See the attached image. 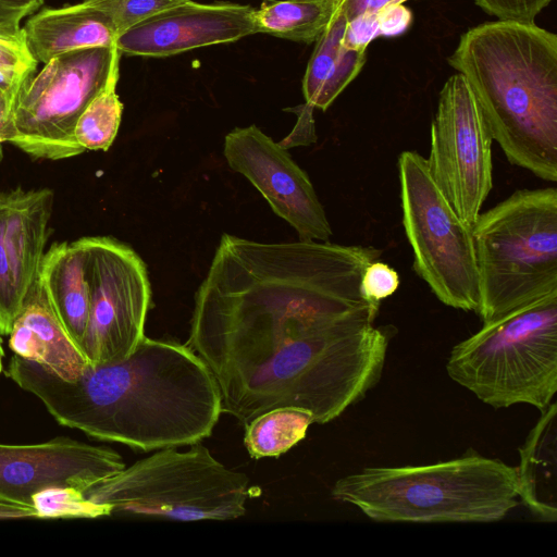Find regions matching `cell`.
Segmentation results:
<instances>
[{"label":"cell","mask_w":557,"mask_h":557,"mask_svg":"<svg viewBox=\"0 0 557 557\" xmlns=\"http://www.w3.org/2000/svg\"><path fill=\"white\" fill-rule=\"evenodd\" d=\"M371 246L221 237L195 295L186 344L209 368L222 412L243 426L278 407L324 424L381 380L391 326L360 293Z\"/></svg>","instance_id":"6da1fadb"},{"label":"cell","mask_w":557,"mask_h":557,"mask_svg":"<svg viewBox=\"0 0 557 557\" xmlns=\"http://www.w3.org/2000/svg\"><path fill=\"white\" fill-rule=\"evenodd\" d=\"M5 375L61 425L143 451L209 437L222 413L219 386L187 346L144 337L126 358L88 364L69 382L16 355Z\"/></svg>","instance_id":"7a4b0ae2"},{"label":"cell","mask_w":557,"mask_h":557,"mask_svg":"<svg viewBox=\"0 0 557 557\" xmlns=\"http://www.w3.org/2000/svg\"><path fill=\"white\" fill-rule=\"evenodd\" d=\"M447 61L507 160L557 182V35L534 22H485L460 36Z\"/></svg>","instance_id":"3957f363"},{"label":"cell","mask_w":557,"mask_h":557,"mask_svg":"<svg viewBox=\"0 0 557 557\" xmlns=\"http://www.w3.org/2000/svg\"><path fill=\"white\" fill-rule=\"evenodd\" d=\"M331 496L377 522H496L519 503L517 468L473 449L432 465L364 468L338 479Z\"/></svg>","instance_id":"277c9868"},{"label":"cell","mask_w":557,"mask_h":557,"mask_svg":"<svg viewBox=\"0 0 557 557\" xmlns=\"http://www.w3.org/2000/svg\"><path fill=\"white\" fill-rule=\"evenodd\" d=\"M446 371L495 409L543 411L557 392V292L483 323L453 347Z\"/></svg>","instance_id":"5b68a950"},{"label":"cell","mask_w":557,"mask_h":557,"mask_svg":"<svg viewBox=\"0 0 557 557\" xmlns=\"http://www.w3.org/2000/svg\"><path fill=\"white\" fill-rule=\"evenodd\" d=\"M158 449L84 492L111 516L175 521L233 520L260 490L199 443Z\"/></svg>","instance_id":"8992f818"},{"label":"cell","mask_w":557,"mask_h":557,"mask_svg":"<svg viewBox=\"0 0 557 557\" xmlns=\"http://www.w3.org/2000/svg\"><path fill=\"white\" fill-rule=\"evenodd\" d=\"M483 323L557 292V189H519L472 226Z\"/></svg>","instance_id":"52a82bcc"},{"label":"cell","mask_w":557,"mask_h":557,"mask_svg":"<svg viewBox=\"0 0 557 557\" xmlns=\"http://www.w3.org/2000/svg\"><path fill=\"white\" fill-rule=\"evenodd\" d=\"M403 225L413 269L444 305L476 313L479 274L472 227L455 212L416 151L398 158Z\"/></svg>","instance_id":"ba28073f"},{"label":"cell","mask_w":557,"mask_h":557,"mask_svg":"<svg viewBox=\"0 0 557 557\" xmlns=\"http://www.w3.org/2000/svg\"><path fill=\"white\" fill-rule=\"evenodd\" d=\"M116 46L59 54L21 84L12 106L11 141L36 159L61 160L85 150L74 138L76 122L119 70Z\"/></svg>","instance_id":"9c48e42d"},{"label":"cell","mask_w":557,"mask_h":557,"mask_svg":"<svg viewBox=\"0 0 557 557\" xmlns=\"http://www.w3.org/2000/svg\"><path fill=\"white\" fill-rule=\"evenodd\" d=\"M493 137L465 76L448 77L431 124L429 173L470 227L493 187Z\"/></svg>","instance_id":"30bf717a"},{"label":"cell","mask_w":557,"mask_h":557,"mask_svg":"<svg viewBox=\"0 0 557 557\" xmlns=\"http://www.w3.org/2000/svg\"><path fill=\"white\" fill-rule=\"evenodd\" d=\"M86 243L90 301L81 348L89 364L119 361L145 337L151 301L147 268L112 237H86Z\"/></svg>","instance_id":"8fae6325"},{"label":"cell","mask_w":557,"mask_h":557,"mask_svg":"<svg viewBox=\"0 0 557 557\" xmlns=\"http://www.w3.org/2000/svg\"><path fill=\"white\" fill-rule=\"evenodd\" d=\"M224 157L230 168L246 176L300 240L327 242L331 225L313 185L280 143L255 125L237 127L225 136Z\"/></svg>","instance_id":"7c38bea8"},{"label":"cell","mask_w":557,"mask_h":557,"mask_svg":"<svg viewBox=\"0 0 557 557\" xmlns=\"http://www.w3.org/2000/svg\"><path fill=\"white\" fill-rule=\"evenodd\" d=\"M125 467L114 449L65 436L38 444H0V500L32 506L33 495L46 488L85 492Z\"/></svg>","instance_id":"4fadbf2b"},{"label":"cell","mask_w":557,"mask_h":557,"mask_svg":"<svg viewBox=\"0 0 557 557\" xmlns=\"http://www.w3.org/2000/svg\"><path fill=\"white\" fill-rule=\"evenodd\" d=\"M52 209L49 188L0 193V335L10 334L38 280Z\"/></svg>","instance_id":"5bb4252c"},{"label":"cell","mask_w":557,"mask_h":557,"mask_svg":"<svg viewBox=\"0 0 557 557\" xmlns=\"http://www.w3.org/2000/svg\"><path fill=\"white\" fill-rule=\"evenodd\" d=\"M253 11L249 5L188 0L125 30L115 46L121 54L168 57L233 42L256 34Z\"/></svg>","instance_id":"9a60e30c"},{"label":"cell","mask_w":557,"mask_h":557,"mask_svg":"<svg viewBox=\"0 0 557 557\" xmlns=\"http://www.w3.org/2000/svg\"><path fill=\"white\" fill-rule=\"evenodd\" d=\"M14 355L72 382L89 364L81 346L63 326L38 280L9 334Z\"/></svg>","instance_id":"2e32d148"},{"label":"cell","mask_w":557,"mask_h":557,"mask_svg":"<svg viewBox=\"0 0 557 557\" xmlns=\"http://www.w3.org/2000/svg\"><path fill=\"white\" fill-rule=\"evenodd\" d=\"M22 33L30 54L44 64L62 53L115 46L117 38L109 16L84 1L39 11L27 20Z\"/></svg>","instance_id":"e0dca14e"},{"label":"cell","mask_w":557,"mask_h":557,"mask_svg":"<svg viewBox=\"0 0 557 557\" xmlns=\"http://www.w3.org/2000/svg\"><path fill=\"white\" fill-rule=\"evenodd\" d=\"M39 281L59 320L81 346L90 301L86 237L51 246L45 252Z\"/></svg>","instance_id":"ac0fdd59"},{"label":"cell","mask_w":557,"mask_h":557,"mask_svg":"<svg viewBox=\"0 0 557 557\" xmlns=\"http://www.w3.org/2000/svg\"><path fill=\"white\" fill-rule=\"evenodd\" d=\"M518 497L543 522L557 520V404L552 401L519 448Z\"/></svg>","instance_id":"d6986e66"},{"label":"cell","mask_w":557,"mask_h":557,"mask_svg":"<svg viewBox=\"0 0 557 557\" xmlns=\"http://www.w3.org/2000/svg\"><path fill=\"white\" fill-rule=\"evenodd\" d=\"M346 26L345 14L336 8L329 25L315 41L302 79L306 103L313 109L325 111L366 63L367 50L344 46Z\"/></svg>","instance_id":"ffe728a7"},{"label":"cell","mask_w":557,"mask_h":557,"mask_svg":"<svg viewBox=\"0 0 557 557\" xmlns=\"http://www.w3.org/2000/svg\"><path fill=\"white\" fill-rule=\"evenodd\" d=\"M336 8V0H268L253 11L256 34L311 44L324 32Z\"/></svg>","instance_id":"44dd1931"},{"label":"cell","mask_w":557,"mask_h":557,"mask_svg":"<svg viewBox=\"0 0 557 557\" xmlns=\"http://www.w3.org/2000/svg\"><path fill=\"white\" fill-rule=\"evenodd\" d=\"M312 423L313 414L307 409L274 408L245 425L244 445L253 459L278 457L304 440Z\"/></svg>","instance_id":"7402d4cb"},{"label":"cell","mask_w":557,"mask_h":557,"mask_svg":"<svg viewBox=\"0 0 557 557\" xmlns=\"http://www.w3.org/2000/svg\"><path fill=\"white\" fill-rule=\"evenodd\" d=\"M117 79L119 70L76 122L74 138L84 150L107 151L116 137L123 112V103L115 90Z\"/></svg>","instance_id":"603a6c76"},{"label":"cell","mask_w":557,"mask_h":557,"mask_svg":"<svg viewBox=\"0 0 557 557\" xmlns=\"http://www.w3.org/2000/svg\"><path fill=\"white\" fill-rule=\"evenodd\" d=\"M37 518H99L111 516V508L88 499L84 492L70 486L46 488L33 495Z\"/></svg>","instance_id":"cb8c5ba5"},{"label":"cell","mask_w":557,"mask_h":557,"mask_svg":"<svg viewBox=\"0 0 557 557\" xmlns=\"http://www.w3.org/2000/svg\"><path fill=\"white\" fill-rule=\"evenodd\" d=\"M188 0H84L104 12L111 20L117 37L134 25L164 10Z\"/></svg>","instance_id":"d4e9b609"},{"label":"cell","mask_w":557,"mask_h":557,"mask_svg":"<svg viewBox=\"0 0 557 557\" xmlns=\"http://www.w3.org/2000/svg\"><path fill=\"white\" fill-rule=\"evenodd\" d=\"M399 284L398 273L377 259L366 267L360 281V293L367 301L380 304L392 296Z\"/></svg>","instance_id":"484cf974"},{"label":"cell","mask_w":557,"mask_h":557,"mask_svg":"<svg viewBox=\"0 0 557 557\" xmlns=\"http://www.w3.org/2000/svg\"><path fill=\"white\" fill-rule=\"evenodd\" d=\"M37 64L25 44L23 33L17 36L0 34V69L26 78L35 73Z\"/></svg>","instance_id":"4316f807"},{"label":"cell","mask_w":557,"mask_h":557,"mask_svg":"<svg viewBox=\"0 0 557 557\" xmlns=\"http://www.w3.org/2000/svg\"><path fill=\"white\" fill-rule=\"evenodd\" d=\"M553 0H474L484 12L498 20L534 22L535 16Z\"/></svg>","instance_id":"83f0119b"},{"label":"cell","mask_w":557,"mask_h":557,"mask_svg":"<svg viewBox=\"0 0 557 557\" xmlns=\"http://www.w3.org/2000/svg\"><path fill=\"white\" fill-rule=\"evenodd\" d=\"M381 36L377 13L363 14L347 22L343 44L348 49L367 50L369 44Z\"/></svg>","instance_id":"f1b7e54d"},{"label":"cell","mask_w":557,"mask_h":557,"mask_svg":"<svg viewBox=\"0 0 557 557\" xmlns=\"http://www.w3.org/2000/svg\"><path fill=\"white\" fill-rule=\"evenodd\" d=\"M42 3L44 0H0V34L21 35L23 17L35 12Z\"/></svg>","instance_id":"f546056e"},{"label":"cell","mask_w":557,"mask_h":557,"mask_svg":"<svg viewBox=\"0 0 557 557\" xmlns=\"http://www.w3.org/2000/svg\"><path fill=\"white\" fill-rule=\"evenodd\" d=\"M380 20L381 36L403 34L411 23V12L403 4L392 5L376 12Z\"/></svg>","instance_id":"4dcf8cb0"},{"label":"cell","mask_w":557,"mask_h":557,"mask_svg":"<svg viewBox=\"0 0 557 557\" xmlns=\"http://www.w3.org/2000/svg\"><path fill=\"white\" fill-rule=\"evenodd\" d=\"M337 8L350 22L363 14L376 13L392 5L403 4L407 0H336Z\"/></svg>","instance_id":"1f68e13d"},{"label":"cell","mask_w":557,"mask_h":557,"mask_svg":"<svg viewBox=\"0 0 557 557\" xmlns=\"http://www.w3.org/2000/svg\"><path fill=\"white\" fill-rule=\"evenodd\" d=\"M12 106L13 98L0 90V144L11 143L15 135Z\"/></svg>","instance_id":"d6a6232c"},{"label":"cell","mask_w":557,"mask_h":557,"mask_svg":"<svg viewBox=\"0 0 557 557\" xmlns=\"http://www.w3.org/2000/svg\"><path fill=\"white\" fill-rule=\"evenodd\" d=\"M37 518L33 506L0 500V520Z\"/></svg>","instance_id":"836d02e7"},{"label":"cell","mask_w":557,"mask_h":557,"mask_svg":"<svg viewBox=\"0 0 557 557\" xmlns=\"http://www.w3.org/2000/svg\"><path fill=\"white\" fill-rule=\"evenodd\" d=\"M3 357H4V349H3V346H2V339L0 337V373L3 370Z\"/></svg>","instance_id":"e575fe53"},{"label":"cell","mask_w":557,"mask_h":557,"mask_svg":"<svg viewBox=\"0 0 557 557\" xmlns=\"http://www.w3.org/2000/svg\"><path fill=\"white\" fill-rule=\"evenodd\" d=\"M2 160V144H0V162Z\"/></svg>","instance_id":"d590c367"}]
</instances>
